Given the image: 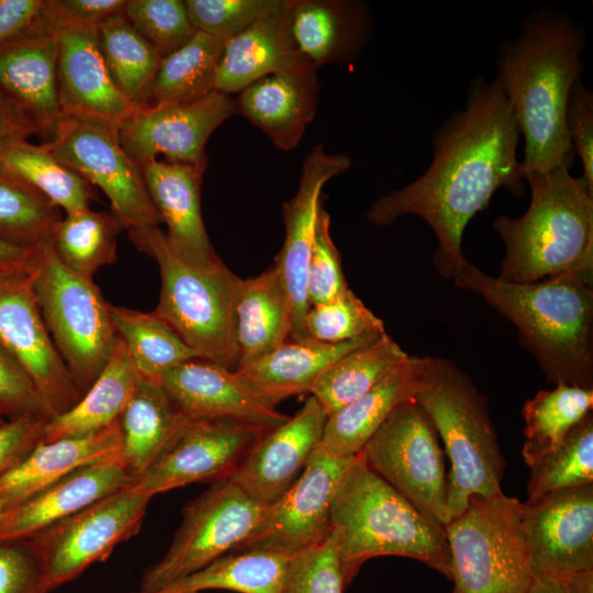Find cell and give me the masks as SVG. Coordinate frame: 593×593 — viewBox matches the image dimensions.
<instances>
[{"instance_id":"94428289","label":"cell","mask_w":593,"mask_h":593,"mask_svg":"<svg viewBox=\"0 0 593 593\" xmlns=\"http://www.w3.org/2000/svg\"><path fill=\"white\" fill-rule=\"evenodd\" d=\"M11 508V506L0 499V519Z\"/></svg>"},{"instance_id":"bcb514c9","label":"cell","mask_w":593,"mask_h":593,"mask_svg":"<svg viewBox=\"0 0 593 593\" xmlns=\"http://www.w3.org/2000/svg\"><path fill=\"white\" fill-rule=\"evenodd\" d=\"M123 14L161 58L182 47L197 32L182 0H126Z\"/></svg>"},{"instance_id":"836d02e7","label":"cell","mask_w":593,"mask_h":593,"mask_svg":"<svg viewBox=\"0 0 593 593\" xmlns=\"http://www.w3.org/2000/svg\"><path fill=\"white\" fill-rule=\"evenodd\" d=\"M139 377L118 337L108 363L79 402L45 423L42 441L89 436L118 422Z\"/></svg>"},{"instance_id":"83f0119b","label":"cell","mask_w":593,"mask_h":593,"mask_svg":"<svg viewBox=\"0 0 593 593\" xmlns=\"http://www.w3.org/2000/svg\"><path fill=\"white\" fill-rule=\"evenodd\" d=\"M387 334H370L339 344L290 338L267 356L237 371L259 396L277 407L289 398L310 394L315 380L334 361Z\"/></svg>"},{"instance_id":"4fadbf2b","label":"cell","mask_w":593,"mask_h":593,"mask_svg":"<svg viewBox=\"0 0 593 593\" xmlns=\"http://www.w3.org/2000/svg\"><path fill=\"white\" fill-rule=\"evenodd\" d=\"M150 499L128 484L27 537L51 590L107 559L119 544L135 536Z\"/></svg>"},{"instance_id":"e0dca14e","label":"cell","mask_w":593,"mask_h":593,"mask_svg":"<svg viewBox=\"0 0 593 593\" xmlns=\"http://www.w3.org/2000/svg\"><path fill=\"white\" fill-rule=\"evenodd\" d=\"M233 114L234 100L215 90L190 103L138 108L118 134L127 155L139 166L163 155L166 161L205 170V145Z\"/></svg>"},{"instance_id":"cb8c5ba5","label":"cell","mask_w":593,"mask_h":593,"mask_svg":"<svg viewBox=\"0 0 593 593\" xmlns=\"http://www.w3.org/2000/svg\"><path fill=\"white\" fill-rule=\"evenodd\" d=\"M142 167L149 198L172 253L184 262L202 269L222 260L215 253L201 212L203 169L188 164L152 160Z\"/></svg>"},{"instance_id":"7a4b0ae2","label":"cell","mask_w":593,"mask_h":593,"mask_svg":"<svg viewBox=\"0 0 593 593\" xmlns=\"http://www.w3.org/2000/svg\"><path fill=\"white\" fill-rule=\"evenodd\" d=\"M585 42L580 23L541 9L499 48L495 78L525 139L523 177L558 166L570 168L573 163L566 112L572 88L581 79Z\"/></svg>"},{"instance_id":"6f0895ef","label":"cell","mask_w":593,"mask_h":593,"mask_svg":"<svg viewBox=\"0 0 593 593\" xmlns=\"http://www.w3.org/2000/svg\"><path fill=\"white\" fill-rule=\"evenodd\" d=\"M31 135H36L32 124L0 94V149Z\"/></svg>"},{"instance_id":"4316f807","label":"cell","mask_w":593,"mask_h":593,"mask_svg":"<svg viewBox=\"0 0 593 593\" xmlns=\"http://www.w3.org/2000/svg\"><path fill=\"white\" fill-rule=\"evenodd\" d=\"M290 2L226 41L216 71V91L238 93L262 77L310 64L291 33Z\"/></svg>"},{"instance_id":"5b68a950","label":"cell","mask_w":593,"mask_h":593,"mask_svg":"<svg viewBox=\"0 0 593 593\" xmlns=\"http://www.w3.org/2000/svg\"><path fill=\"white\" fill-rule=\"evenodd\" d=\"M329 534L340 560L345 586L369 559H415L451 580L445 527L421 513L366 462L359 452L332 502Z\"/></svg>"},{"instance_id":"b9f144b4","label":"cell","mask_w":593,"mask_h":593,"mask_svg":"<svg viewBox=\"0 0 593 593\" xmlns=\"http://www.w3.org/2000/svg\"><path fill=\"white\" fill-rule=\"evenodd\" d=\"M593 409V389L557 384L540 390L522 409L525 443L522 455L528 467L553 450L573 426Z\"/></svg>"},{"instance_id":"c3c4849f","label":"cell","mask_w":593,"mask_h":593,"mask_svg":"<svg viewBox=\"0 0 593 593\" xmlns=\"http://www.w3.org/2000/svg\"><path fill=\"white\" fill-rule=\"evenodd\" d=\"M345 588L337 547L331 534L290 557L282 593H343Z\"/></svg>"},{"instance_id":"9f6ffc18","label":"cell","mask_w":593,"mask_h":593,"mask_svg":"<svg viewBox=\"0 0 593 593\" xmlns=\"http://www.w3.org/2000/svg\"><path fill=\"white\" fill-rule=\"evenodd\" d=\"M42 7L43 0H0V46L34 21Z\"/></svg>"},{"instance_id":"8d00e7d4","label":"cell","mask_w":593,"mask_h":593,"mask_svg":"<svg viewBox=\"0 0 593 593\" xmlns=\"http://www.w3.org/2000/svg\"><path fill=\"white\" fill-rule=\"evenodd\" d=\"M290 557L265 550L228 552L153 593H200L206 590L282 593Z\"/></svg>"},{"instance_id":"484cf974","label":"cell","mask_w":593,"mask_h":593,"mask_svg":"<svg viewBox=\"0 0 593 593\" xmlns=\"http://www.w3.org/2000/svg\"><path fill=\"white\" fill-rule=\"evenodd\" d=\"M131 483L119 455L78 469L10 508L0 541L27 538Z\"/></svg>"},{"instance_id":"44dd1931","label":"cell","mask_w":593,"mask_h":593,"mask_svg":"<svg viewBox=\"0 0 593 593\" xmlns=\"http://www.w3.org/2000/svg\"><path fill=\"white\" fill-rule=\"evenodd\" d=\"M41 12L56 33L58 100L63 115L119 128L138 108L113 83L100 49L98 29Z\"/></svg>"},{"instance_id":"ba28073f","label":"cell","mask_w":593,"mask_h":593,"mask_svg":"<svg viewBox=\"0 0 593 593\" xmlns=\"http://www.w3.org/2000/svg\"><path fill=\"white\" fill-rule=\"evenodd\" d=\"M29 266L47 331L83 394L118 342L110 304L93 279L75 273L60 261L48 238L33 248Z\"/></svg>"},{"instance_id":"7dc6e473","label":"cell","mask_w":593,"mask_h":593,"mask_svg":"<svg viewBox=\"0 0 593 593\" xmlns=\"http://www.w3.org/2000/svg\"><path fill=\"white\" fill-rule=\"evenodd\" d=\"M288 0H186L193 27L225 40L281 10Z\"/></svg>"},{"instance_id":"277c9868","label":"cell","mask_w":593,"mask_h":593,"mask_svg":"<svg viewBox=\"0 0 593 593\" xmlns=\"http://www.w3.org/2000/svg\"><path fill=\"white\" fill-rule=\"evenodd\" d=\"M524 179L532 193L527 211L493 222L506 249L497 278L513 283L573 278L592 286L593 188L563 166Z\"/></svg>"},{"instance_id":"f907efd6","label":"cell","mask_w":593,"mask_h":593,"mask_svg":"<svg viewBox=\"0 0 593 593\" xmlns=\"http://www.w3.org/2000/svg\"><path fill=\"white\" fill-rule=\"evenodd\" d=\"M0 415L7 421L20 417L51 419L29 372L1 340Z\"/></svg>"},{"instance_id":"2e32d148","label":"cell","mask_w":593,"mask_h":593,"mask_svg":"<svg viewBox=\"0 0 593 593\" xmlns=\"http://www.w3.org/2000/svg\"><path fill=\"white\" fill-rule=\"evenodd\" d=\"M268 430L231 421L190 419L131 485L153 497L195 482L226 480Z\"/></svg>"},{"instance_id":"f35d334b","label":"cell","mask_w":593,"mask_h":593,"mask_svg":"<svg viewBox=\"0 0 593 593\" xmlns=\"http://www.w3.org/2000/svg\"><path fill=\"white\" fill-rule=\"evenodd\" d=\"M100 49L118 90L136 108H144L161 56L119 12L98 27Z\"/></svg>"},{"instance_id":"1f68e13d","label":"cell","mask_w":593,"mask_h":593,"mask_svg":"<svg viewBox=\"0 0 593 593\" xmlns=\"http://www.w3.org/2000/svg\"><path fill=\"white\" fill-rule=\"evenodd\" d=\"M292 309L281 277L273 266L243 279L236 306L238 367L267 356L291 337Z\"/></svg>"},{"instance_id":"f6af8a7d","label":"cell","mask_w":593,"mask_h":593,"mask_svg":"<svg viewBox=\"0 0 593 593\" xmlns=\"http://www.w3.org/2000/svg\"><path fill=\"white\" fill-rule=\"evenodd\" d=\"M384 332L382 320L350 288L329 301L311 305L303 321L305 338L328 344Z\"/></svg>"},{"instance_id":"ac0fdd59","label":"cell","mask_w":593,"mask_h":593,"mask_svg":"<svg viewBox=\"0 0 593 593\" xmlns=\"http://www.w3.org/2000/svg\"><path fill=\"white\" fill-rule=\"evenodd\" d=\"M521 518L535 577L593 571V484L528 499Z\"/></svg>"},{"instance_id":"db71d44e","label":"cell","mask_w":593,"mask_h":593,"mask_svg":"<svg viewBox=\"0 0 593 593\" xmlns=\"http://www.w3.org/2000/svg\"><path fill=\"white\" fill-rule=\"evenodd\" d=\"M46 422L43 418L20 417L0 425V478L43 440Z\"/></svg>"},{"instance_id":"5bb4252c","label":"cell","mask_w":593,"mask_h":593,"mask_svg":"<svg viewBox=\"0 0 593 593\" xmlns=\"http://www.w3.org/2000/svg\"><path fill=\"white\" fill-rule=\"evenodd\" d=\"M29 260L0 264V340L26 369L53 418L76 405L82 394L47 331Z\"/></svg>"},{"instance_id":"6da1fadb","label":"cell","mask_w":593,"mask_h":593,"mask_svg":"<svg viewBox=\"0 0 593 593\" xmlns=\"http://www.w3.org/2000/svg\"><path fill=\"white\" fill-rule=\"evenodd\" d=\"M521 132L499 80L474 79L465 107L436 131L427 170L407 186L378 198L367 212L369 222L389 226L414 214L433 230L438 273L454 279L467 260L461 251L469 221L506 188L525 192L517 145Z\"/></svg>"},{"instance_id":"f1b7e54d","label":"cell","mask_w":593,"mask_h":593,"mask_svg":"<svg viewBox=\"0 0 593 593\" xmlns=\"http://www.w3.org/2000/svg\"><path fill=\"white\" fill-rule=\"evenodd\" d=\"M121 447L119 419L89 436L41 441L0 478V499L12 508L71 472L120 455Z\"/></svg>"},{"instance_id":"ab89813d","label":"cell","mask_w":593,"mask_h":593,"mask_svg":"<svg viewBox=\"0 0 593 593\" xmlns=\"http://www.w3.org/2000/svg\"><path fill=\"white\" fill-rule=\"evenodd\" d=\"M109 310L115 333L139 376L157 381L170 369L199 358L154 312L112 304Z\"/></svg>"},{"instance_id":"11a10c76","label":"cell","mask_w":593,"mask_h":593,"mask_svg":"<svg viewBox=\"0 0 593 593\" xmlns=\"http://www.w3.org/2000/svg\"><path fill=\"white\" fill-rule=\"evenodd\" d=\"M126 0H44L43 12L51 18L98 29L110 16L122 12Z\"/></svg>"},{"instance_id":"52a82bcc","label":"cell","mask_w":593,"mask_h":593,"mask_svg":"<svg viewBox=\"0 0 593 593\" xmlns=\"http://www.w3.org/2000/svg\"><path fill=\"white\" fill-rule=\"evenodd\" d=\"M128 237L158 264L161 288L154 313L199 358L237 370L236 306L243 279L223 261L208 269L184 262L159 226L128 231Z\"/></svg>"},{"instance_id":"816d5d0a","label":"cell","mask_w":593,"mask_h":593,"mask_svg":"<svg viewBox=\"0 0 593 593\" xmlns=\"http://www.w3.org/2000/svg\"><path fill=\"white\" fill-rule=\"evenodd\" d=\"M45 569L26 538L0 541V593H49Z\"/></svg>"},{"instance_id":"f546056e","label":"cell","mask_w":593,"mask_h":593,"mask_svg":"<svg viewBox=\"0 0 593 593\" xmlns=\"http://www.w3.org/2000/svg\"><path fill=\"white\" fill-rule=\"evenodd\" d=\"M424 361L409 356L365 395L327 416L321 447L336 457L357 456L388 417L414 399Z\"/></svg>"},{"instance_id":"d590c367","label":"cell","mask_w":593,"mask_h":593,"mask_svg":"<svg viewBox=\"0 0 593 593\" xmlns=\"http://www.w3.org/2000/svg\"><path fill=\"white\" fill-rule=\"evenodd\" d=\"M0 175L30 186L66 214L89 209L96 199L91 184L45 143L36 145L19 139L1 148Z\"/></svg>"},{"instance_id":"6125c7cd","label":"cell","mask_w":593,"mask_h":593,"mask_svg":"<svg viewBox=\"0 0 593 593\" xmlns=\"http://www.w3.org/2000/svg\"><path fill=\"white\" fill-rule=\"evenodd\" d=\"M5 418H3L1 415H0V425H2L3 423H5Z\"/></svg>"},{"instance_id":"d6986e66","label":"cell","mask_w":593,"mask_h":593,"mask_svg":"<svg viewBox=\"0 0 593 593\" xmlns=\"http://www.w3.org/2000/svg\"><path fill=\"white\" fill-rule=\"evenodd\" d=\"M351 159L329 154L317 144L305 157L295 194L283 204L284 240L275 261L292 309V339H304L303 321L310 309L307 268L314 244L323 188L346 172Z\"/></svg>"},{"instance_id":"603a6c76","label":"cell","mask_w":593,"mask_h":593,"mask_svg":"<svg viewBox=\"0 0 593 593\" xmlns=\"http://www.w3.org/2000/svg\"><path fill=\"white\" fill-rule=\"evenodd\" d=\"M157 381L193 421H231L272 429L290 417L259 396L237 370L201 358L170 369Z\"/></svg>"},{"instance_id":"680465c9","label":"cell","mask_w":593,"mask_h":593,"mask_svg":"<svg viewBox=\"0 0 593 593\" xmlns=\"http://www.w3.org/2000/svg\"><path fill=\"white\" fill-rule=\"evenodd\" d=\"M528 593H568L561 575L539 574L534 578Z\"/></svg>"},{"instance_id":"91938a15","label":"cell","mask_w":593,"mask_h":593,"mask_svg":"<svg viewBox=\"0 0 593 593\" xmlns=\"http://www.w3.org/2000/svg\"><path fill=\"white\" fill-rule=\"evenodd\" d=\"M33 247H22L0 239V264H15L29 260Z\"/></svg>"},{"instance_id":"ee69618b","label":"cell","mask_w":593,"mask_h":593,"mask_svg":"<svg viewBox=\"0 0 593 593\" xmlns=\"http://www.w3.org/2000/svg\"><path fill=\"white\" fill-rule=\"evenodd\" d=\"M59 209L30 186L0 175V239L34 247L47 239Z\"/></svg>"},{"instance_id":"4dcf8cb0","label":"cell","mask_w":593,"mask_h":593,"mask_svg":"<svg viewBox=\"0 0 593 593\" xmlns=\"http://www.w3.org/2000/svg\"><path fill=\"white\" fill-rule=\"evenodd\" d=\"M189 421L158 381L139 377L119 417L122 434L119 457L132 483Z\"/></svg>"},{"instance_id":"d6a6232c","label":"cell","mask_w":593,"mask_h":593,"mask_svg":"<svg viewBox=\"0 0 593 593\" xmlns=\"http://www.w3.org/2000/svg\"><path fill=\"white\" fill-rule=\"evenodd\" d=\"M290 27L300 53L318 68L348 59L360 48L367 18L349 1L291 0Z\"/></svg>"},{"instance_id":"30bf717a","label":"cell","mask_w":593,"mask_h":593,"mask_svg":"<svg viewBox=\"0 0 593 593\" xmlns=\"http://www.w3.org/2000/svg\"><path fill=\"white\" fill-rule=\"evenodd\" d=\"M367 465L421 513L445 526V451L429 416L414 400L401 404L360 451Z\"/></svg>"},{"instance_id":"ffe728a7","label":"cell","mask_w":593,"mask_h":593,"mask_svg":"<svg viewBox=\"0 0 593 593\" xmlns=\"http://www.w3.org/2000/svg\"><path fill=\"white\" fill-rule=\"evenodd\" d=\"M57 56L55 29L42 12L0 46V94L32 124L42 143L64 116Z\"/></svg>"},{"instance_id":"9c48e42d","label":"cell","mask_w":593,"mask_h":593,"mask_svg":"<svg viewBox=\"0 0 593 593\" xmlns=\"http://www.w3.org/2000/svg\"><path fill=\"white\" fill-rule=\"evenodd\" d=\"M522 502L503 492L471 496L444 527L451 593H528L534 572L522 528Z\"/></svg>"},{"instance_id":"681fc988","label":"cell","mask_w":593,"mask_h":593,"mask_svg":"<svg viewBox=\"0 0 593 593\" xmlns=\"http://www.w3.org/2000/svg\"><path fill=\"white\" fill-rule=\"evenodd\" d=\"M348 288L340 255L331 235V216L323 202L307 268L306 289L310 305L329 301Z\"/></svg>"},{"instance_id":"e575fe53","label":"cell","mask_w":593,"mask_h":593,"mask_svg":"<svg viewBox=\"0 0 593 593\" xmlns=\"http://www.w3.org/2000/svg\"><path fill=\"white\" fill-rule=\"evenodd\" d=\"M409 355L384 335L379 340L353 349L328 366L313 383L312 395L327 416L365 395Z\"/></svg>"},{"instance_id":"f5cc1de1","label":"cell","mask_w":593,"mask_h":593,"mask_svg":"<svg viewBox=\"0 0 593 593\" xmlns=\"http://www.w3.org/2000/svg\"><path fill=\"white\" fill-rule=\"evenodd\" d=\"M566 127L572 150L582 161L581 178L593 188V93L582 85L581 79L570 93Z\"/></svg>"},{"instance_id":"60d3db41","label":"cell","mask_w":593,"mask_h":593,"mask_svg":"<svg viewBox=\"0 0 593 593\" xmlns=\"http://www.w3.org/2000/svg\"><path fill=\"white\" fill-rule=\"evenodd\" d=\"M122 230L111 211L89 208L60 217L48 239L66 267L81 277L93 279L99 269L116 260V239Z\"/></svg>"},{"instance_id":"74e56055","label":"cell","mask_w":593,"mask_h":593,"mask_svg":"<svg viewBox=\"0 0 593 593\" xmlns=\"http://www.w3.org/2000/svg\"><path fill=\"white\" fill-rule=\"evenodd\" d=\"M226 41L197 31L182 47L163 57L145 107L190 103L215 91Z\"/></svg>"},{"instance_id":"8fae6325","label":"cell","mask_w":593,"mask_h":593,"mask_svg":"<svg viewBox=\"0 0 593 593\" xmlns=\"http://www.w3.org/2000/svg\"><path fill=\"white\" fill-rule=\"evenodd\" d=\"M262 505L228 479L189 502L163 558L144 573L138 592L153 593L233 551L257 526Z\"/></svg>"},{"instance_id":"8992f818","label":"cell","mask_w":593,"mask_h":593,"mask_svg":"<svg viewBox=\"0 0 593 593\" xmlns=\"http://www.w3.org/2000/svg\"><path fill=\"white\" fill-rule=\"evenodd\" d=\"M414 400L429 416L449 458L447 508L461 514L471 496L502 493L506 467L485 396L452 361L425 357Z\"/></svg>"},{"instance_id":"d4e9b609","label":"cell","mask_w":593,"mask_h":593,"mask_svg":"<svg viewBox=\"0 0 593 593\" xmlns=\"http://www.w3.org/2000/svg\"><path fill=\"white\" fill-rule=\"evenodd\" d=\"M316 70L309 64L260 78L236 93L235 113L266 134L278 149L295 148L316 113Z\"/></svg>"},{"instance_id":"7bdbcfd3","label":"cell","mask_w":593,"mask_h":593,"mask_svg":"<svg viewBox=\"0 0 593 593\" xmlns=\"http://www.w3.org/2000/svg\"><path fill=\"white\" fill-rule=\"evenodd\" d=\"M528 499L593 484V414L571 428L562 441L530 467Z\"/></svg>"},{"instance_id":"7402d4cb","label":"cell","mask_w":593,"mask_h":593,"mask_svg":"<svg viewBox=\"0 0 593 593\" xmlns=\"http://www.w3.org/2000/svg\"><path fill=\"white\" fill-rule=\"evenodd\" d=\"M326 418L316 400L309 395L294 416L254 443L228 480L262 505L276 502L321 445Z\"/></svg>"},{"instance_id":"7c38bea8","label":"cell","mask_w":593,"mask_h":593,"mask_svg":"<svg viewBox=\"0 0 593 593\" xmlns=\"http://www.w3.org/2000/svg\"><path fill=\"white\" fill-rule=\"evenodd\" d=\"M45 144L86 181L101 189L124 230L163 224L142 167L123 148L118 128L64 115Z\"/></svg>"},{"instance_id":"9a60e30c","label":"cell","mask_w":593,"mask_h":593,"mask_svg":"<svg viewBox=\"0 0 593 593\" xmlns=\"http://www.w3.org/2000/svg\"><path fill=\"white\" fill-rule=\"evenodd\" d=\"M355 457H336L320 445L295 482L265 507L254 530L231 552L265 550L292 556L323 541L329 534L335 492Z\"/></svg>"},{"instance_id":"3957f363","label":"cell","mask_w":593,"mask_h":593,"mask_svg":"<svg viewBox=\"0 0 593 593\" xmlns=\"http://www.w3.org/2000/svg\"><path fill=\"white\" fill-rule=\"evenodd\" d=\"M482 296L516 327L519 344L537 359L547 380L593 389V289L573 278L513 283L468 260L454 278Z\"/></svg>"}]
</instances>
